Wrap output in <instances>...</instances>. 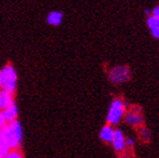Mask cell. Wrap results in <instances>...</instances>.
<instances>
[{"instance_id":"1","label":"cell","mask_w":159,"mask_h":158,"mask_svg":"<svg viewBox=\"0 0 159 158\" xmlns=\"http://www.w3.org/2000/svg\"><path fill=\"white\" fill-rule=\"evenodd\" d=\"M2 137L6 140L9 149L20 148L23 143V125L18 120L11 122H7V124L0 130Z\"/></svg>"},{"instance_id":"2","label":"cell","mask_w":159,"mask_h":158,"mask_svg":"<svg viewBox=\"0 0 159 158\" xmlns=\"http://www.w3.org/2000/svg\"><path fill=\"white\" fill-rule=\"evenodd\" d=\"M17 82H18V75L15 67L11 63L5 64L0 69V89L15 95L17 91Z\"/></svg>"},{"instance_id":"3","label":"cell","mask_w":159,"mask_h":158,"mask_svg":"<svg viewBox=\"0 0 159 158\" xmlns=\"http://www.w3.org/2000/svg\"><path fill=\"white\" fill-rule=\"evenodd\" d=\"M129 103L123 98L116 97L112 100L106 116V122L111 125H117L125 115L129 109Z\"/></svg>"},{"instance_id":"4","label":"cell","mask_w":159,"mask_h":158,"mask_svg":"<svg viewBox=\"0 0 159 158\" xmlns=\"http://www.w3.org/2000/svg\"><path fill=\"white\" fill-rule=\"evenodd\" d=\"M132 77V72L128 66H115L108 71V80L113 85H122L129 81Z\"/></svg>"},{"instance_id":"5","label":"cell","mask_w":159,"mask_h":158,"mask_svg":"<svg viewBox=\"0 0 159 158\" xmlns=\"http://www.w3.org/2000/svg\"><path fill=\"white\" fill-rule=\"evenodd\" d=\"M124 122L128 125L135 129H138L139 127L143 125L144 118L143 115H142V109L140 106H138V105L129 106L125 115H124Z\"/></svg>"},{"instance_id":"6","label":"cell","mask_w":159,"mask_h":158,"mask_svg":"<svg viewBox=\"0 0 159 158\" xmlns=\"http://www.w3.org/2000/svg\"><path fill=\"white\" fill-rule=\"evenodd\" d=\"M125 134L123 133L122 130L115 129L114 130V138L112 141V146H113L114 151L122 155L126 151V143H125Z\"/></svg>"},{"instance_id":"7","label":"cell","mask_w":159,"mask_h":158,"mask_svg":"<svg viewBox=\"0 0 159 158\" xmlns=\"http://www.w3.org/2000/svg\"><path fill=\"white\" fill-rule=\"evenodd\" d=\"M62 21H63V12L60 10H52L46 16V23L53 27L60 26L62 24Z\"/></svg>"},{"instance_id":"8","label":"cell","mask_w":159,"mask_h":158,"mask_svg":"<svg viewBox=\"0 0 159 158\" xmlns=\"http://www.w3.org/2000/svg\"><path fill=\"white\" fill-rule=\"evenodd\" d=\"M1 112H2L3 118H6L7 122L15 121V120L18 118L19 111H18V107H17V105H16L15 103L10 104L9 106H7L6 109H3Z\"/></svg>"},{"instance_id":"9","label":"cell","mask_w":159,"mask_h":158,"mask_svg":"<svg viewBox=\"0 0 159 158\" xmlns=\"http://www.w3.org/2000/svg\"><path fill=\"white\" fill-rule=\"evenodd\" d=\"M114 130L115 129L113 128V125L108 124V123L105 124L99 132V138H101L102 141L105 143H112L114 138Z\"/></svg>"},{"instance_id":"10","label":"cell","mask_w":159,"mask_h":158,"mask_svg":"<svg viewBox=\"0 0 159 158\" xmlns=\"http://www.w3.org/2000/svg\"><path fill=\"white\" fill-rule=\"evenodd\" d=\"M147 26L150 34L156 40H159V21L152 15L147 16Z\"/></svg>"},{"instance_id":"11","label":"cell","mask_w":159,"mask_h":158,"mask_svg":"<svg viewBox=\"0 0 159 158\" xmlns=\"http://www.w3.org/2000/svg\"><path fill=\"white\" fill-rule=\"evenodd\" d=\"M12 103H15L14 94H10L8 91L0 89V111H2L3 109H6Z\"/></svg>"},{"instance_id":"12","label":"cell","mask_w":159,"mask_h":158,"mask_svg":"<svg viewBox=\"0 0 159 158\" xmlns=\"http://www.w3.org/2000/svg\"><path fill=\"white\" fill-rule=\"evenodd\" d=\"M138 137H139V139H140V141L147 143L151 140V132H150L149 129L143 124L138 128Z\"/></svg>"},{"instance_id":"13","label":"cell","mask_w":159,"mask_h":158,"mask_svg":"<svg viewBox=\"0 0 159 158\" xmlns=\"http://www.w3.org/2000/svg\"><path fill=\"white\" fill-rule=\"evenodd\" d=\"M10 149L7 145L6 140L2 137V134L0 132V158H5V156L7 155V152L9 151Z\"/></svg>"},{"instance_id":"14","label":"cell","mask_w":159,"mask_h":158,"mask_svg":"<svg viewBox=\"0 0 159 158\" xmlns=\"http://www.w3.org/2000/svg\"><path fill=\"white\" fill-rule=\"evenodd\" d=\"M24 157V152L21 151L20 148L17 149H10L9 151L7 152V155L5 158H23Z\"/></svg>"},{"instance_id":"15","label":"cell","mask_w":159,"mask_h":158,"mask_svg":"<svg viewBox=\"0 0 159 158\" xmlns=\"http://www.w3.org/2000/svg\"><path fill=\"white\" fill-rule=\"evenodd\" d=\"M125 143H126V148L132 149L135 145V140L133 138H125Z\"/></svg>"},{"instance_id":"16","label":"cell","mask_w":159,"mask_h":158,"mask_svg":"<svg viewBox=\"0 0 159 158\" xmlns=\"http://www.w3.org/2000/svg\"><path fill=\"white\" fill-rule=\"evenodd\" d=\"M7 124V121H6V118H3V115H2V112L0 111V130L5 127V125Z\"/></svg>"},{"instance_id":"17","label":"cell","mask_w":159,"mask_h":158,"mask_svg":"<svg viewBox=\"0 0 159 158\" xmlns=\"http://www.w3.org/2000/svg\"><path fill=\"white\" fill-rule=\"evenodd\" d=\"M143 12H144V15H146V16H149V15H151V9H149V8H146Z\"/></svg>"}]
</instances>
